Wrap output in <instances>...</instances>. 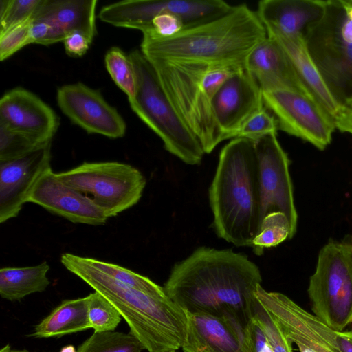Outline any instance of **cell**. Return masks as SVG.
Wrapping results in <instances>:
<instances>
[{
  "instance_id": "cell-11",
  "label": "cell",
  "mask_w": 352,
  "mask_h": 352,
  "mask_svg": "<svg viewBox=\"0 0 352 352\" xmlns=\"http://www.w3.org/2000/svg\"><path fill=\"white\" fill-rule=\"evenodd\" d=\"M262 93L264 106L274 116L278 130L320 151L330 144L336 129L334 120L317 101L288 89Z\"/></svg>"
},
{
  "instance_id": "cell-24",
  "label": "cell",
  "mask_w": 352,
  "mask_h": 352,
  "mask_svg": "<svg viewBox=\"0 0 352 352\" xmlns=\"http://www.w3.org/2000/svg\"><path fill=\"white\" fill-rule=\"evenodd\" d=\"M89 295L65 300L35 327L37 338L60 337L90 328L88 318Z\"/></svg>"
},
{
  "instance_id": "cell-44",
  "label": "cell",
  "mask_w": 352,
  "mask_h": 352,
  "mask_svg": "<svg viewBox=\"0 0 352 352\" xmlns=\"http://www.w3.org/2000/svg\"><path fill=\"white\" fill-rule=\"evenodd\" d=\"M168 352H175V351H168Z\"/></svg>"
},
{
  "instance_id": "cell-17",
  "label": "cell",
  "mask_w": 352,
  "mask_h": 352,
  "mask_svg": "<svg viewBox=\"0 0 352 352\" xmlns=\"http://www.w3.org/2000/svg\"><path fill=\"white\" fill-rule=\"evenodd\" d=\"M0 124L41 144L52 142L59 120L51 107L23 88L6 92L0 100Z\"/></svg>"
},
{
  "instance_id": "cell-7",
  "label": "cell",
  "mask_w": 352,
  "mask_h": 352,
  "mask_svg": "<svg viewBox=\"0 0 352 352\" xmlns=\"http://www.w3.org/2000/svg\"><path fill=\"white\" fill-rule=\"evenodd\" d=\"M147 58L178 116L199 140L204 153H211L223 138L214 116L212 98L204 85L208 64Z\"/></svg>"
},
{
  "instance_id": "cell-1",
  "label": "cell",
  "mask_w": 352,
  "mask_h": 352,
  "mask_svg": "<svg viewBox=\"0 0 352 352\" xmlns=\"http://www.w3.org/2000/svg\"><path fill=\"white\" fill-rule=\"evenodd\" d=\"M261 281L258 267L245 254L200 247L173 266L164 289L186 312L210 314L246 328Z\"/></svg>"
},
{
  "instance_id": "cell-15",
  "label": "cell",
  "mask_w": 352,
  "mask_h": 352,
  "mask_svg": "<svg viewBox=\"0 0 352 352\" xmlns=\"http://www.w3.org/2000/svg\"><path fill=\"white\" fill-rule=\"evenodd\" d=\"M212 104L223 140L237 138L245 122L265 107L260 87L245 67L224 82Z\"/></svg>"
},
{
  "instance_id": "cell-8",
  "label": "cell",
  "mask_w": 352,
  "mask_h": 352,
  "mask_svg": "<svg viewBox=\"0 0 352 352\" xmlns=\"http://www.w3.org/2000/svg\"><path fill=\"white\" fill-rule=\"evenodd\" d=\"M308 294L318 318L336 331L352 323V239L329 240L320 250Z\"/></svg>"
},
{
  "instance_id": "cell-27",
  "label": "cell",
  "mask_w": 352,
  "mask_h": 352,
  "mask_svg": "<svg viewBox=\"0 0 352 352\" xmlns=\"http://www.w3.org/2000/svg\"><path fill=\"white\" fill-rule=\"evenodd\" d=\"M293 236L286 214L282 212H272L263 218L252 247L254 253L259 256L263 254L264 248L276 246Z\"/></svg>"
},
{
  "instance_id": "cell-35",
  "label": "cell",
  "mask_w": 352,
  "mask_h": 352,
  "mask_svg": "<svg viewBox=\"0 0 352 352\" xmlns=\"http://www.w3.org/2000/svg\"><path fill=\"white\" fill-rule=\"evenodd\" d=\"M31 20L0 33V60L7 59L24 46L32 43Z\"/></svg>"
},
{
  "instance_id": "cell-2",
  "label": "cell",
  "mask_w": 352,
  "mask_h": 352,
  "mask_svg": "<svg viewBox=\"0 0 352 352\" xmlns=\"http://www.w3.org/2000/svg\"><path fill=\"white\" fill-rule=\"evenodd\" d=\"M142 34L140 50L148 58L208 65H244L251 51L267 36L256 12L245 4L233 6L226 14L184 28L170 37Z\"/></svg>"
},
{
  "instance_id": "cell-12",
  "label": "cell",
  "mask_w": 352,
  "mask_h": 352,
  "mask_svg": "<svg viewBox=\"0 0 352 352\" xmlns=\"http://www.w3.org/2000/svg\"><path fill=\"white\" fill-rule=\"evenodd\" d=\"M253 141L257 160L261 224L267 214L282 212L287 217L294 236L298 214L287 154L280 144L277 133Z\"/></svg>"
},
{
  "instance_id": "cell-9",
  "label": "cell",
  "mask_w": 352,
  "mask_h": 352,
  "mask_svg": "<svg viewBox=\"0 0 352 352\" xmlns=\"http://www.w3.org/2000/svg\"><path fill=\"white\" fill-rule=\"evenodd\" d=\"M55 175L89 197L108 218L135 205L146 186V179L138 169L116 162H84Z\"/></svg>"
},
{
  "instance_id": "cell-5",
  "label": "cell",
  "mask_w": 352,
  "mask_h": 352,
  "mask_svg": "<svg viewBox=\"0 0 352 352\" xmlns=\"http://www.w3.org/2000/svg\"><path fill=\"white\" fill-rule=\"evenodd\" d=\"M137 80V90L129 100L133 112L162 140L171 154L190 165L199 164L202 146L175 111L151 63L140 50L129 54Z\"/></svg>"
},
{
  "instance_id": "cell-43",
  "label": "cell",
  "mask_w": 352,
  "mask_h": 352,
  "mask_svg": "<svg viewBox=\"0 0 352 352\" xmlns=\"http://www.w3.org/2000/svg\"><path fill=\"white\" fill-rule=\"evenodd\" d=\"M349 1L352 3V0H349Z\"/></svg>"
},
{
  "instance_id": "cell-29",
  "label": "cell",
  "mask_w": 352,
  "mask_h": 352,
  "mask_svg": "<svg viewBox=\"0 0 352 352\" xmlns=\"http://www.w3.org/2000/svg\"><path fill=\"white\" fill-rule=\"evenodd\" d=\"M87 258L88 262L94 267L119 282L157 298H168L164 287L157 285L148 277L116 264Z\"/></svg>"
},
{
  "instance_id": "cell-6",
  "label": "cell",
  "mask_w": 352,
  "mask_h": 352,
  "mask_svg": "<svg viewBox=\"0 0 352 352\" xmlns=\"http://www.w3.org/2000/svg\"><path fill=\"white\" fill-rule=\"evenodd\" d=\"M304 38L330 92L344 105L352 95V3L349 0L325 1L322 17Z\"/></svg>"
},
{
  "instance_id": "cell-10",
  "label": "cell",
  "mask_w": 352,
  "mask_h": 352,
  "mask_svg": "<svg viewBox=\"0 0 352 352\" xmlns=\"http://www.w3.org/2000/svg\"><path fill=\"white\" fill-rule=\"evenodd\" d=\"M232 7L221 0H126L103 7L98 16L112 25L144 32L151 30L152 20L162 14L178 16L187 28L221 16Z\"/></svg>"
},
{
  "instance_id": "cell-3",
  "label": "cell",
  "mask_w": 352,
  "mask_h": 352,
  "mask_svg": "<svg viewBox=\"0 0 352 352\" xmlns=\"http://www.w3.org/2000/svg\"><path fill=\"white\" fill-rule=\"evenodd\" d=\"M60 262L118 309L148 352L175 351L186 344L187 312L168 297L157 298L119 282L91 265L87 257L64 253Z\"/></svg>"
},
{
  "instance_id": "cell-40",
  "label": "cell",
  "mask_w": 352,
  "mask_h": 352,
  "mask_svg": "<svg viewBox=\"0 0 352 352\" xmlns=\"http://www.w3.org/2000/svg\"><path fill=\"white\" fill-rule=\"evenodd\" d=\"M336 338L342 352H352V331H336Z\"/></svg>"
},
{
  "instance_id": "cell-30",
  "label": "cell",
  "mask_w": 352,
  "mask_h": 352,
  "mask_svg": "<svg viewBox=\"0 0 352 352\" xmlns=\"http://www.w3.org/2000/svg\"><path fill=\"white\" fill-rule=\"evenodd\" d=\"M88 318L95 332L114 331L122 320L118 309L97 292L89 295Z\"/></svg>"
},
{
  "instance_id": "cell-16",
  "label": "cell",
  "mask_w": 352,
  "mask_h": 352,
  "mask_svg": "<svg viewBox=\"0 0 352 352\" xmlns=\"http://www.w3.org/2000/svg\"><path fill=\"white\" fill-rule=\"evenodd\" d=\"M51 143L21 157L0 161V223L16 217L41 175L51 168Z\"/></svg>"
},
{
  "instance_id": "cell-4",
  "label": "cell",
  "mask_w": 352,
  "mask_h": 352,
  "mask_svg": "<svg viewBox=\"0 0 352 352\" xmlns=\"http://www.w3.org/2000/svg\"><path fill=\"white\" fill-rule=\"evenodd\" d=\"M209 201L217 236L237 247H252L261 224L253 140L236 138L221 149Z\"/></svg>"
},
{
  "instance_id": "cell-18",
  "label": "cell",
  "mask_w": 352,
  "mask_h": 352,
  "mask_svg": "<svg viewBox=\"0 0 352 352\" xmlns=\"http://www.w3.org/2000/svg\"><path fill=\"white\" fill-rule=\"evenodd\" d=\"M27 202L74 223L103 225L109 219L89 197L58 179L52 168L38 179Z\"/></svg>"
},
{
  "instance_id": "cell-42",
  "label": "cell",
  "mask_w": 352,
  "mask_h": 352,
  "mask_svg": "<svg viewBox=\"0 0 352 352\" xmlns=\"http://www.w3.org/2000/svg\"><path fill=\"white\" fill-rule=\"evenodd\" d=\"M344 105H347L352 107V95L346 100Z\"/></svg>"
},
{
  "instance_id": "cell-36",
  "label": "cell",
  "mask_w": 352,
  "mask_h": 352,
  "mask_svg": "<svg viewBox=\"0 0 352 352\" xmlns=\"http://www.w3.org/2000/svg\"><path fill=\"white\" fill-rule=\"evenodd\" d=\"M184 28V24L177 15L165 13L156 16L151 21V28L144 32H151L158 36H173Z\"/></svg>"
},
{
  "instance_id": "cell-19",
  "label": "cell",
  "mask_w": 352,
  "mask_h": 352,
  "mask_svg": "<svg viewBox=\"0 0 352 352\" xmlns=\"http://www.w3.org/2000/svg\"><path fill=\"white\" fill-rule=\"evenodd\" d=\"M244 65L262 92L288 89L314 99L299 78L285 51L268 36L251 51Z\"/></svg>"
},
{
  "instance_id": "cell-33",
  "label": "cell",
  "mask_w": 352,
  "mask_h": 352,
  "mask_svg": "<svg viewBox=\"0 0 352 352\" xmlns=\"http://www.w3.org/2000/svg\"><path fill=\"white\" fill-rule=\"evenodd\" d=\"M252 318L265 333L274 352H293L292 344L288 341L276 322L256 298Z\"/></svg>"
},
{
  "instance_id": "cell-26",
  "label": "cell",
  "mask_w": 352,
  "mask_h": 352,
  "mask_svg": "<svg viewBox=\"0 0 352 352\" xmlns=\"http://www.w3.org/2000/svg\"><path fill=\"white\" fill-rule=\"evenodd\" d=\"M145 349L131 332H95L81 344L76 352H141Z\"/></svg>"
},
{
  "instance_id": "cell-37",
  "label": "cell",
  "mask_w": 352,
  "mask_h": 352,
  "mask_svg": "<svg viewBox=\"0 0 352 352\" xmlns=\"http://www.w3.org/2000/svg\"><path fill=\"white\" fill-rule=\"evenodd\" d=\"M93 39L86 34L75 31L69 34L63 40L66 53L74 57L83 56L89 50Z\"/></svg>"
},
{
  "instance_id": "cell-20",
  "label": "cell",
  "mask_w": 352,
  "mask_h": 352,
  "mask_svg": "<svg viewBox=\"0 0 352 352\" xmlns=\"http://www.w3.org/2000/svg\"><path fill=\"white\" fill-rule=\"evenodd\" d=\"M188 338L184 352H250L246 328L202 313H188Z\"/></svg>"
},
{
  "instance_id": "cell-22",
  "label": "cell",
  "mask_w": 352,
  "mask_h": 352,
  "mask_svg": "<svg viewBox=\"0 0 352 352\" xmlns=\"http://www.w3.org/2000/svg\"><path fill=\"white\" fill-rule=\"evenodd\" d=\"M325 1L263 0L256 13L265 28L287 36H305L308 30L323 16Z\"/></svg>"
},
{
  "instance_id": "cell-23",
  "label": "cell",
  "mask_w": 352,
  "mask_h": 352,
  "mask_svg": "<svg viewBox=\"0 0 352 352\" xmlns=\"http://www.w3.org/2000/svg\"><path fill=\"white\" fill-rule=\"evenodd\" d=\"M269 37L274 39L291 60L299 78L314 99L333 118L340 105L332 96L301 36H287L265 28Z\"/></svg>"
},
{
  "instance_id": "cell-14",
  "label": "cell",
  "mask_w": 352,
  "mask_h": 352,
  "mask_svg": "<svg viewBox=\"0 0 352 352\" xmlns=\"http://www.w3.org/2000/svg\"><path fill=\"white\" fill-rule=\"evenodd\" d=\"M56 98L63 113L87 133L110 138L124 135V120L98 91L77 82L58 88Z\"/></svg>"
},
{
  "instance_id": "cell-39",
  "label": "cell",
  "mask_w": 352,
  "mask_h": 352,
  "mask_svg": "<svg viewBox=\"0 0 352 352\" xmlns=\"http://www.w3.org/2000/svg\"><path fill=\"white\" fill-rule=\"evenodd\" d=\"M336 129L352 134V107L342 105L333 117Z\"/></svg>"
},
{
  "instance_id": "cell-38",
  "label": "cell",
  "mask_w": 352,
  "mask_h": 352,
  "mask_svg": "<svg viewBox=\"0 0 352 352\" xmlns=\"http://www.w3.org/2000/svg\"><path fill=\"white\" fill-rule=\"evenodd\" d=\"M245 333L250 352H274L265 333L252 318Z\"/></svg>"
},
{
  "instance_id": "cell-28",
  "label": "cell",
  "mask_w": 352,
  "mask_h": 352,
  "mask_svg": "<svg viewBox=\"0 0 352 352\" xmlns=\"http://www.w3.org/2000/svg\"><path fill=\"white\" fill-rule=\"evenodd\" d=\"M104 62L114 82L127 95L128 100L133 98L137 90V80L129 55L120 48L113 47L107 52Z\"/></svg>"
},
{
  "instance_id": "cell-13",
  "label": "cell",
  "mask_w": 352,
  "mask_h": 352,
  "mask_svg": "<svg viewBox=\"0 0 352 352\" xmlns=\"http://www.w3.org/2000/svg\"><path fill=\"white\" fill-rule=\"evenodd\" d=\"M254 296L300 352H342L336 340V331L286 295L267 292L259 285Z\"/></svg>"
},
{
  "instance_id": "cell-32",
  "label": "cell",
  "mask_w": 352,
  "mask_h": 352,
  "mask_svg": "<svg viewBox=\"0 0 352 352\" xmlns=\"http://www.w3.org/2000/svg\"><path fill=\"white\" fill-rule=\"evenodd\" d=\"M43 0H1L0 33L31 20Z\"/></svg>"
},
{
  "instance_id": "cell-21",
  "label": "cell",
  "mask_w": 352,
  "mask_h": 352,
  "mask_svg": "<svg viewBox=\"0 0 352 352\" xmlns=\"http://www.w3.org/2000/svg\"><path fill=\"white\" fill-rule=\"evenodd\" d=\"M96 3V0H43L32 19H42L50 25L48 45L63 41L75 31L94 39L97 33Z\"/></svg>"
},
{
  "instance_id": "cell-34",
  "label": "cell",
  "mask_w": 352,
  "mask_h": 352,
  "mask_svg": "<svg viewBox=\"0 0 352 352\" xmlns=\"http://www.w3.org/2000/svg\"><path fill=\"white\" fill-rule=\"evenodd\" d=\"M278 130L276 120L264 107L245 122L237 138L255 140L267 135L277 133Z\"/></svg>"
},
{
  "instance_id": "cell-41",
  "label": "cell",
  "mask_w": 352,
  "mask_h": 352,
  "mask_svg": "<svg viewBox=\"0 0 352 352\" xmlns=\"http://www.w3.org/2000/svg\"><path fill=\"white\" fill-rule=\"evenodd\" d=\"M0 352H29L25 350H15L12 349L9 344H7L1 348Z\"/></svg>"
},
{
  "instance_id": "cell-31",
  "label": "cell",
  "mask_w": 352,
  "mask_h": 352,
  "mask_svg": "<svg viewBox=\"0 0 352 352\" xmlns=\"http://www.w3.org/2000/svg\"><path fill=\"white\" fill-rule=\"evenodd\" d=\"M47 144H39L0 124V161L21 157Z\"/></svg>"
},
{
  "instance_id": "cell-25",
  "label": "cell",
  "mask_w": 352,
  "mask_h": 352,
  "mask_svg": "<svg viewBox=\"0 0 352 352\" xmlns=\"http://www.w3.org/2000/svg\"><path fill=\"white\" fill-rule=\"evenodd\" d=\"M50 265L46 261L24 267L0 270V295L8 300H18L28 295L41 292L50 284L47 276Z\"/></svg>"
}]
</instances>
